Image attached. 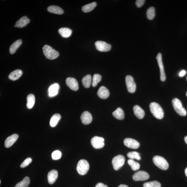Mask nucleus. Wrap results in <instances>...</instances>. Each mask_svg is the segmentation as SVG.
<instances>
[{"label": "nucleus", "mask_w": 187, "mask_h": 187, "mask_svg": "<svg viewBox=\"0 0 187 187\" xmlns=\"http://www.w3.org/2000/svg\"><path fill=\"white\" fill-rule=\"evenodd\" d=\"M150 108L152 114L157 119H161L163 117V110L159 104L153 102L150 104Z\"/></svg>", "instance_id": "obj_1"}, {"label": "nucleus", "mask_w": 187, "mask_h": 187, "mask_svg": "<svg viewBox=\"0 0 187 187\" xmlns=\"http://www.w3.org/2000/svg\"><path fill=\"white\" fill-rule=\"evenodd\" d=\"M43 51L45 57L49 59H56L59 55L58 51L48 45H45L43 47Z\"/></svg>", "instance_id": "obj_2"}, {"label": "nucleus", "mask_w": 187, "mask_h": 187, "mask_svg": "<svg viewBox=\"0 0 187 187\" xmlns=\"http://www.w3.org/2000/svg\"><path fill=\"white\" fill-rule=\"evenodd\" d=\"M154 164L163 170H166L168 168L169 164L168 162L165 159L162 157L156 156L153 158Z\"/></svg>", "instance_id": "obj_3"}, {"label": "nucleus", "mask_w": 187, "mask_h": 187, "mask_svg": "<svg viewBox=\"0 0 187 187\" xmlns=\"http://www.w3.org/2000/svg\"><path fill=\"white\" fill-rule=\"evenodd\" d=\"M90 168V165L87 161L81 160L78 163L77 170L80 175H84L86 174Z\"/></svg>", "instance_id": "obj_4"}, {"label": "nucleus", "mask_w": 187, "mask_h": 187, "mask_svg": "<svg viewBox=\"0 0 187 187\" xmlns=\"http://www.w3.org/2000/svg\"><path fill=\"white\" fill-rule=\"evenodd\" d=\"M172 102L174 109L177 112V114L182 116H186V111L183 107L181 102L179 99L177 98L174 99Z\"/></svg>", "instance_id": "obj_5"}, {"label": "nucleus", "mask_w": 187, "mask_h": 187, "mask_svg": "<svg viewBox=\"0 0 187 187\" xmlns=\"http://www.w3.org/2000/svg\"><path fill=\"white\" fill-rule=\"evenodd\" d=\"M125 159L124 156L122 155H118L113 159L112 164L115 170H118L122 167L125 164Z\"/></svg>", "instance_id": "obj_6"}, {"label": "nucleus", "mask_w": 187, "mask_h": 187, "mask_svg": "<svg viewBox=\"0 0 187 187\" xmlns=\"http://www.w3.org/2000/svg\"><path fill=\"white\" fill-rule=\"evenodd\" d=\"M104 140L101 137L95 136L91 140V143L94 148L99 149L102 148L105 145Z\"/></svg>", "instance_id": "obj_7"}, {"label": "nucleus", "mask_w": 187, "mask_h": 187, "mask_svg": "<svg viewBox=\"0 0 187 187\" xmlns=\"http://www.w3.org/2000/svg\"><path fill=\"white\" fill-rule=\"evenodd\" d=\"M125 82L128 90L130 93H134L136 90V84L133 78L131 76L128 75L125 77Z\"/></svg>", "instance_id": "obj_8"}, {"label": "nucleus", "mask_w": 187, "mask_h": 187, "mask_svg": "<svg viewBox=\"0 0 187 187\" xmlns=\"http://www.w3.org/2000/svg\"><path fill=\"white\" fill-rule=\"evenodd\" d=\"M132 178L135 181H143L148 179L149 175L146 172L139 171L134 174Z\"/></svg>", "instance_id": "obj_9"}, {"label": "nucleus", "mask_w": 187, "mask_h": 187, "mask_svg": "<svg viewBox=\"0 0 187 187\" xmlns=\"http://www.w3.org/2000/svg\"><path fill=\"white\" fill-rule=\"evenodd\" d=\"M96 49L101 52H107L110 50L111 48V45L104 41H97L95 43Z\"/></svg>", "instance_id": "obj_10"}, {"label": "nucleus", "mask_w": 187, "mask_h": 187, "mask_svg": "<svg viewBox=\"0 0 187 187\" xmlns=\"http://www.w3.org/2000/svg\"><path fill=\"white\" fill-rule=\"evenodd\" d=\"M156 59L157 60L159 66L160 70V78L162 82H164L166 79V76L164 70L163 65L162 62V54L159 53L156 56Z\"/></svg>", "instance_id": "obj_11"}, {"label": "nucleus", "mask_w": 187, "mask_h": 187, "mask_svg": "<svg viewBox=\"0 0 187 187\" xmlns=\"http://www.w3.org/2000/svg\"><path fill=\"white\" fill-rule=\"evenodd\" d=\"M123 142L126 147L131 149H137L140 146V143L138 141L132 138H125Z\"/></svg>", "instance_id": "obj_12"}, {"label": "nucleus", "mask_w": 187, "mask_h": 187, "mask_svg": "<svg viewBox=\"0 0 187 187\" xmlns=\"http://www.w3.org/2000/svg\"><path fill=\"white\" fill-rule=\"evenodd\" d=\"M66 85L71 90L77 91L79 89V86L77 80L72 77L67 78L66 80Z\"/></svg>", "instance_id": "obj_13"}, {"label": "nucleus", "mask_w": 187, "mask_h": 187, "mask_svg": "<svg viewBox=\"0 0 187 187\" xmlns=\"http://www.w3.org/2000/svg\"><path fill=\"white\" fill-rule=\"evenodd\" d=\"M19 137V135L17 134H13L11 136L8 137L5 141V147L7 148L11 147L16 142Z\"/></svg>", "instance_id": "obj_14"}, {"label": "nucleus", "mask_w": 187, "mask_h": 187, "mask_svg": "<svg viewBox=\"0 0 187 187\" xmlns=\"http://www.w3.org/2000/svg\"><path fill=\"white\" fill-rule=\"evenodd\" d=\"M82 122L84 125H88L92 122V117L90 113L88 111H85L81 116Z\"/></svg>", "instance_id": "obj_15"}, {"label": "nucleus", "mask_w": 187, "mask_h": 187, "mask_svg": "<svg viewBox=\"0 0 187 187\" xmlns=\"http://www.w3.org/2000/svg\"><path fill=\"white\" fill-rule=\"evenodd\" d=\"M58 176V171L55 169L49 172L47 175V180L49 183L53 184L55 183L57 179Z\"/></svg>", "instance_id": "obj_16"}, {"label": "nucleus", "mask_w": 187, "mask_h": 187, "mask_svg": "<svg viewBox=\"0 0 187 187\" xmlns=\"http://www.w3.org/2000/svg\"><path fill=\"white\" fill-rule=\"evenodd\" d=\"M97 95L101 99H105L109 96L110 93L105 87L102 86L99 88L98 91Z\"/></svg>", "instance_id": "obj_17"}, {"label": "nucleus", "mask_w": 187, "mask_h": 187, "mask_svg": "<svg viewBox=\"0 0 187 187\" xmlns=\"http://www.w3.org/2000/svg\"><path fill=\"white\" fill-rule=\"evenodd\" d=\"M30 22L29 19L27 16H24L16 22V25L17 27L22 28L25 27Z\"/></svg>", "instance_id": "obj_18"}, {"label": "nucleus", "mask_w": 187, "mask_h": 187, "mask_svg": "<svg viewBox=\"0 0 187 187\" xmlns=\"http://www.w3.org/2000/svg\"><path fill=\"white\" fill-rule=\"evenodd\" d=\"M133 110L134 115L139 119H142L144 117L145 115L144 111L140 106L138 105H135Z\"/></svg>", "instance_id": "obj_19"}, {"label": "nucleus", "mask_w": 187, "mask_h": 187, "mask_svg": "<svg viewBox=\"0 0 187 187\" xmlns=\"http://www.w3.org/2000/svg\"><path fill=\"white\" fill-rule=\"evenodd\" d=\"M23 74V72L20 69H17L12 72L8 76V78L10 80H13L18 79Z\"/></svg>", "instance_id": "obj_20"}, {"label": "nucleus", "mask_w": 187, "mask_h": 187, "mask_svg": "<svg viewBox=\"0 0 187 187\" xmlns=\"http://www.w3.org/2000/svg\"><path fill=\"white\" fill-rule=\"evenodd\" d=\"M59 85L57 83L52 85L48 89L49 95L50 97L55 96L58 94Z\"/></svg>", "instance_id": "obj_21"}, {"label": "nucleus", "mask_w": 187, "mask_h": 187, "mask_svg": "<svg viewBox=\"0 0 187 187\" xmlns=\"http://www.w3.org/2000/svg\"><path fill=\"white\" fill-rule=\"evenodd\" d=\"M113 116L119 120H122L125 118V114L123 110L120 108H118L113 112Z\"/></svg>", "instance_id": "obj_22"}, {"label": "nucleus", "mask_w": 187, "mask_h": 187, "mask_svg": "<svg viewBox=\"0 0 187 187\" xmlns=\"http://www.w3.org/2000/svg\"><path fill=\"white\" fill-rule=\"evenodd\" d=\"M47 10L53 13L57 14H62L64 13V10L61 8L56 6H51L47 8Z\"/></svg>", "instance_id": "obj_23"}, {"label": "nucleus", "mask_w": 187, "mask_h": 187, "mask_svg": "<svg viewBox=\"0 0 187 187\" xmlns=\"http://www.w3.org/2000/svg\"><path fill=\"white\" fill-rule=\"evenodd\" d=\"M72 30L68 28H60L58 30L59 33L63 38H67L70 37L72 33Z\"/></svg>", "instance_id": "obj_24"}, {"label": "nucleus", "mask_w": 187, "mask_h": 187, "mask_svg": "<svg viewBox=\"0 0 187 187\" xmlns=\"http://www.w3.org/2000/svg\"><path fill=\"white\" fill-rule=\"evenodd\" d=\"M22 41L21 39L17 40L13 43L10 47V52L11 54H13L16 52L18 48L22 44Z\"/></svg>", "instance_id": "obj_25"}, {"label": "nucleus", "mask_w": 187, "mask_h": 187, "mask_svg": "<svg viewBox=\"0 0 187 187\" xmlns=\"http://www.w3.org/2000/svg\"><path fill=\"white\" fill-rule=\"evenodd\" d=\"M61 118L60 114H54L51 117L50 120V125L52 127H55L57 125L58 123Z\"/></svg>", "instance_id": "obj_26"}, {"label": "nucleus", "mask_w": 187, "mask_h": 187, "mask_svg": "<svg viewBox=\"0 0 187 187\" xmlns=\"http://www.w3.org/2000/svg\"><path fill=\"white\" fill-rule=\"evenodd\" d=\"M27 106L28 108L31 109L33 107L35 102V97L33 94H30L28 95L27 98Z\"/></svg>", "instance_id": "obj_27"}, {"label": "nucleus", "mask_w": 187, "mask_h": 187, "mask_svg": "<svg viewBox=\"0 0 187 187\" xmlns=\"http://www.w3.org/2000/svg\"><path fill=\"white\" fill-rule=\"evenodd\" d=\"M82 84L85 88H90L92 82V78L90 75H88L84 77L82 80Z\"/></svg>", "instance_id": "obj_28"}, {"label": "nucleus", "mask_w": 187, "mask_h": 187, "mask_svg": "<svg viewBox=\"0 0 187 187\" xmlns=\"http://www.w3.org/2000/svg\"><path fill=\"white\" fill-rule=\"evenodd\" d=\"M96 3L95 2L87 4L82 7V11L84 13H88L93 10L96 7Z\"/></svg>", "instance_id": "obj_29"}, {"label": "nucleus", "mask_w": 187, "mask_h": 187, "mask_svg": "<svg viewBox=\"0 0 187 187\" xmlns=\"http://www.w3.org/2000/svg\"><path fill=\"white\" fill-rule=\"evenodd\" d=\"M30 183V180L29 177H25L22 181L18 183L15 187H28Z\"/></svg>", "instance_id": "obj_30"}, {"label": "nucleus", "mask_w": 187, "mask_h": 187, "mask_svg": "<svg viewBox=\"0 0 187 187\" xmlns=\"http://www.w3.org/2000/svg\"><path fill=\"white\" fill-rule=\"evenodd\" d=\"M128 164L130 166L133 170L136 171L138 170L140 167V165L138 163L134 161V160L130 159L128 160Z\"/></svg>", "instance_id": "obj_31"}, {"label": "nucleus", "mask_w": 187, "mask_h": 187, "mask_svg": "<svg viewBox=\"0 0 187 187\" xmlns=\"http://www.w3.org/2000/svg\"><path fill=\"white\" fill-rule=\"evenodd\" d=\"M147 16L149 20H152L155 15V9L153 7H149L147 11Z\"/></svg>", "instance_id": "obj_32"}, {"label": "nucleus", "mask_w": 187, "mask_h": 187, "mask_svg": "<svg viewBox=\"0 0 187 187\" xmlns=\"http://www.w3.org/2000/svg\"><path fill=\"white\" fill-rule=\"evenodd\" d=\"M102 76L99 74H95L94 75L92 82V85L93 87H96L97 84L101 81Z\"/></svg>", "instance_id": "obj_33"}, {"label": "nucleus", "mask_w": 187, "mask_h": 187, "mask_svg": "<svg viewBox=\"0 0 187 187\" xmlns=\"http://www.w3.org/2000/svg\"><path fill=\"white\" fill-rule=\"evenodd\" d=\"M140 154L136 151L130 152L127 154V156L128 158L134 160V159L138 160L141 159L140 156Z\"/></svg>", "instance_id": "obj_34"}, {"label": "nucleus", "mask_w": 187, "mask_h": 187, "mask_svg": "<svg viewBox=\"0 0 187 187\" xmlns=\"http://www.w3.org/2000/svg\"><path fill=\"white\" fill-rule=\"evenodd\" d=\"M143 187H161V185L159 182L156 180L145 183L143 185Z\"/></svg>", "instance_id": "obj_35"}, {"label": "nucleus", "mask_w": 187, "mask_h": 187, "mask_svg": "<svg viewBox=\"0 0 187 187\" xmlns=\"http://www.w3.org/2000/svg\"><path fill=\"white\" fill-rule=\"evenodd\" d=\"M62 154L61 152L58 151H55L52 154V158L55 160H58L61 157Z\"/></svg>", "instance_id": "obj_36"}, {"label": "nucleus", "mask_w": 187, "mask_h": 187, "mask_svg": "<svg viewBox=\"0 0 187 187\" xmlns=\"http://www.w3.org/2000/svg\"><path fill=\"white\" fill-rule=\"evenodd\" d=\"M32 161V160L31 158H27L24 160V161L20 165V167L21 168H25L31 164Z\"/></svg>", "instance_id": "obj_37"}, {"label": "nucleus", "mask_w": 187, "mask_h": 187, "mask_svg": "<svg viewBox=\"0 0 187 187\" xmlns=\"http://www.w3.org/2000/svg\"><path fill=\"white\" fill-rule=\"evenodd\" d=\"M145 0H137L136 2V4L138 8H140L143 5L145 2Z\"/></svg>", "instance_id": "obj_38"}, {"label": "nucleus", "mask_w": 187, "mask_h": 187, "mask_svg": "<svg viewBox=\"0 0 187 187\" xmlns=\"http://www.w3.org/2000/svg\"><path fill=\"white\" fill-rule=\"evenodd\" d=\"M95 187H108L105 184H104L103 183H97Z\"/></svg>", "instance_id": "obj_39"}, {"label": "nucleus", "mask_w": 187, "mask_h": 187, "mask_svg": "<svg viewBox=\"0 0 187 187\" xmlns=\"http://www.w3.org/2000/svg\"><path fill=\"white\" fill-rule=\"evenodd\" d=\"M186 72L185 70H182L179 73V76L180 77H183L186 75Z\"/></svg>", "instance_id": "obj_40"}, {"label": "nucleus", "mask_w": 187, "mask_h": 187, "mask_svg": "<svg viewBox=\"0 0 187 187\" xmlns=\"http://www.w3.org/2000/svg\"><path fill=\"white\" fill-rule=\"evenodd\" d=\"M118 187H129L127 186L125 184H121L119 185Z\"/></svg>", "instance_id": "obj_41"}, {"label": "nucleus", "mask_w": 187, "mask_h": 187, "mask_svg": "<svg viewBox=\"0 0 187 187\" xmlns=\"http://www.w3.org/2000/svg\"><path fill=\"white\" fill-rule=\"evenodd\" d=\"M184 141H185V142L187 144V136L185 137L184 138Z\"/></svg>", "instance_id": "obj_42"}, {"label": "nucleus", "mask_w": 187, "mask_h": 187, "mask_svg": "<svg viewBox=\"0 0 187 187\" xmlns=\"http://www.w3.org/2000/svg\"><path fill=\"white\" fill-rule=\"evenodd\" d=\"M185 172L186 176L187 177V167H186V168L185 169Z\"/></svg>", "instance_id": "obj_43"}, {"label": "nucleus", "mask_w": 187, "mask_h": 187, "mask_svg": "<svg viewBox=\"0 0 187 187\" xmlns=\"http://www.w3.org/2000/svg\"><path fill=\"white\" fill-rule=\"evenodd\" d=\"M14 27H17V26H16V25H15V26H14Z\"/></svg>", "instance_id": "obj_44"}, {"label": "nucleus", "mask_w": 187, "mask_h": 187, "mask_svg": "<svg viewBox=\"0 0 187 187\" xmlns=\"http://www.w3.org/2000/svg\"><path fill=\"white\" fill-rule=\"evenodd\" d=\"M1 180H0V184H1Z\"/></svg>", "instance_id": "obj_45"}, {"label": "nucleus", "mask_w": 187, "mask_h": 187, "mask_svg": "<svg viewBox=\"0 0 187 187\" xmlns=\"http://www.w3.org/2000/svg\"><path fill=\"white\" fill-rule=\"evenodd\" d=\"M186 96L187 97V92L186 93Z\"/></svg>", "instance_id": "obj_46"}]
</instances>
